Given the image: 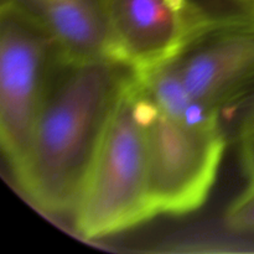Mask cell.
Segmentation results:
<instances>
[{"instance_id":"cell-1","label":"cell","mask_w":254,"mask_h":254,"mask_svg":"<svg viewBox=\"0 0 254 254\" xmlns=\"http://www.w3.org/2000/svg\"><path fill=\"white\" fill-rule=\"evenodd\" d=\"M129 74L108 59L57 56L29 151L14 173L42 211L73 215Z\"/></svg>"},{"instance_id":"cell-2","label":"cell","mask_w":254,"mask_h":254,"mask_svg":"<svg viewBox=\"0 0 254 254\" xmlns=\"http://www.w3.org/2000/svg\"><path fill=\"white\" fill-rule=\"evenodd\" d=\"M156 215L138 86L130 73L74 208V227L81 237L99 240L145 223Z\"/></svg>"},{"instance_id":"cell-3","label":"cell","mask_w":254,"mask_h":254,"mask_svg":"<svg viewBox=\"0 0 254 254\" xmlns=\"http://www.w3.org/2000/svg\"><path fill=\"white\" fill-rule=\"evenodd\" d=\"M136 86L156 213L183 216L193 212L207 201L227 145L228 136L220 116L201 123L171 118L158 108L138 82Z\"/></svg>"},{"instance_id":"cell-4","label":"cell","mask_w":254,"mask_h":254,"mask_svg":"<svg viewBox=\"0 0 254 254\" xmlns=\"http://www.w3.org/2000/svg\"><path fill=\"white\" fill-rule=\"evenodd\" d=\"M57 56L41 24L12 2H1L0 143L12 174L29 151Z\"/></svg>"},{"instance_id":"cell-5","label":"cell","mask_w":254,"mask_h":254,"mask_svg":"<svg viewBox=\"0 0 254 254\" xmlns=\"http://www.w3.org/2000/svg\"><path fill=\"white\" fill-rule=\"evenodd\" d=\"M107 59L134 77L180 57L231 15H215L195 0H102Z\"/></svg>"},{"instance_id":"cell-6","label":"cell","mask_w":254,"mask_h":254,"mask_svg":"<svg viewBox=\"0 0 254 254\" xmlns=\"http://www.w3.org/2000/svg\"><path fill=\"white\" fill-rule=\"evenodd\" d=\"M193 101L221 109L254 84V17L233 14L178 59Z\"/></svg>"},{"instance_id":"cell-7","label":"cell","mask_w":254,"mask_h":254,"mask_svg":"<svg viewBox=\"0 0 254 254\" xmlns=\"http://www.w3.org/2000/svg\"><path fill=\"white\" fill-rule=\"evenodd\" d=\"M10 1L47 30L60 59H107V29L102 0H1Z\"/></svg>"},{"instance_id":"cell-8","label":"cell","mask_w":254,"mask_h":254,"mask_svg":"<svg viewBox=\"0 0 254 254\" xmlns=\"http://www.w3.org/2000/svg\"><path fill=\"white\" fill-rule=\"evenodd\" d=\"M178 59L148 72L144 76H131L158 108L171 118L188 123H201L212 117L220 116L217 112L208 111L193 101L184 83Z\"/></svg>"},{"instance_id":"cell-9","label":"cell","mask_w":254,"mask_h":254,"mask_svg":"<svg viewBox=\"0 0 254 254\" xmlns=\"http://www.w3.org/2000/svg\"><path fill=\"white\" fill-rule=\"evenodd\" d=\"M220 119L226 134L230 130L237 140L254 131V84L221 109Z\"/></svg>"},{"instance_id":"cell-10","label":"cell","mask_w":254,"mask_h":254,"mask_svg":"<svg viewBox=\"0 0 254 254\" xmlns=\"http://www.w3.org/2000/svg\"><path fill=\"white\" fill-rule=\"evenodd\" d=\"M226 225L231 231L245 235H254V183L232 201L226 212Z\"/></svg>"},{"instance_id":"cell-11","label":"cell","mask_w":254,"mask_h":254,"mask_svg":"<svg viewBox=\"0 0 254 254\" xmlns=\"http://www.w3.org/2000/svg\"><path fill=\"white\" fill-rule=\"evenodd\" d=\"M241 160L248 180L254 183V131L240 139Z\"/></svg>"},{"instance_id":"cell-12","label":"cell","mask_w":254,"mask_h":254,"mask_svg":"<svg viewBox=\"0 0 254 254\" xmlns=\"http://www.w3.org/2000/svg\"><path fill=\"white\" fill-rule=\"evenodd\" d=\"M223 1L232 4L237 11L254 17V0H223Z\"/></svg>"}]
</instances>
